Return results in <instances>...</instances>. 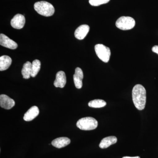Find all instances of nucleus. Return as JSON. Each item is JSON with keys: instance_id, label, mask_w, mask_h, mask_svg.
Here are the masks:
<instances>
[{"instance_id": "nucleus-1", "label": "nucleus", "mask_w": 158, "mask_h": 158, "mask_svg": "<svg viewBox=\"0 0 158 158\" xmlns=\"http://www.w3.org/2000/svg\"><path fill=\"white\" fill-rule=\"evenodd\" d=\"M133 103L138 110H142L145 108L146 102V91L145 88L141 85H136L133 88Z\"/></svg>"}, {"instance_id": "nucleus-2", "label": "nucleus", "mask_w": 158, "mask_h": 158, "mask_svg": "<svg viewBox=\"0 0 158 158\" xmlns=\"http://www.w3.org/2000/svg\"><path fill=\"white\" fill-rule=\"evenodd\" d=\"M34 8L38 14L46 17L52 16L55 13L54 6L50 3L45 1H41L35 3Z\"/></svg>"}, {"instance_id": "nucleus-3", "label": "nucleus", "mask_w": 158, "mask_h": 158, "mask_svg": "<svg viewBox=\"0 0 158 158\" xmlns=\"http://www.w3.org/2000/svg\"><path fill=\"white\" fill-rule=\"evenodd\" d=\"M98 126V122L95 118L91 117H86L79 119L77 122V126L81 130L90 131L95 129Z\"/></svg>"}, {"instance_id": "nucleus-4", "label": "nucleus", "mask_w": 158, "mask_h": 158, "mask_svg": "<svg viewBox=\"0 0 158 158\" xmlns=\"http://www.w3.org/2000/svg\"><path fill=\"white\" fill-rule=\"evenodd\" d=\"M116 27L123 31L133 29L135 25V21L133 18L129 16H122L117 20Z\"/></svg>"}, {"instance_id": "nucleus-5", "label": "nucleus", "mask_w": 158, "mask_h": 158, "mask_svg": "<svg viewBox=\"0 0 158 158\" xmlns=\"http://www.w3.org/2000/svg\"><path fill=\"white\" fill-rule=\"evenodd\" d=\"M98 57L103 62L107 63L110 60L111 51L109 48L102 44H98L94 47Z\"/></svg>"}, {"instance_id": "nucleus-6", "label": "nucleus", "mask_w": 158, "mask_h": 158, "mask_svg": "<svg viewBox=\"0 0 158 158\" xmlns=\"http://www.w3.org/2000/svg\"><path fill=\"white\" fill-rule=\"evenodd\" d=\"M0 44L11 49H15L18 47V44L16 42L10 39L5 34H0Z\"/></svg>"}, {"instance_id": "nucleus-7", "label": "nucleus", "mask_w": 158, "mask_h": 158, "mask_svg": "<svg viewBox=\"0 0 158 158\" xmlns=\"http://www.w3.org/2000/svg\"><path fill=\"white\" fill-rule=\"evenodd\" d=\"M26 19L23 15L18 14L15 15L11 20V25L12 27L16 29H22L25 24Z\"/></svg>"}, {"instance_id": "nucleus-8", "label": "nucleus", "mask_w": 158, "mask_h": 158, "mask_svg": "<svg viewBox=\"0 0 158 158\" xmlns=\"http://www.w3.org/2000/svg\"><path fill=\"white\" fill-rule=\"evenodd\" d=\"M15 105V102L14 100L7 95L1 94L0 95V106L1 107L6 110H10Z\"/></svg>"}, {"instance_id": "nucleus-9", "label": "nucleus", "mask_w": 158, "mask_h": 158, "mask_svg": "<svg viewBox=\"0 0 158 158\" xmlns=\"http://www.w3.org/2000/svg\"><path fill=\"white\" fill-rule=\"evenodd\" d=\"M66 83V76L65 73L60 71L56 75V78L54 85L56 88H63Z\"/></svg>"}, {"instance_id": "nucleus-10", "label": "nucleus", "mask_w": 158, "mask_h": 158, "mask_svg": "<svg viewBox=\"0 0 158 158\" xmlns=\"http://www.w3.org/2000/svg\"><path fill=\"white\" fill-rule=\"evenodd\" d=\"M90 30V27L87 25H82L79 27L75 31V37L77 39L81 40L87 36Z\"/></svg>"}, {"instance_id": "nucleus-11", "label": "nucleus", "mask_w": 158, "mask_h": 158, "mask_svg": "<svg viewBox=\"0 0 158 158\" xmlns=\"http://www.w3.org/2000/svg\"><path fill=\"white\" fill-rule=\"evenodd\" d=\"M84 78V74L82 69L79 67H77L75 69L74 74L73 75V81L75 86L77 89H81L83 86L82 80Z\"/></svg>"}, {"instance_id": "nucleus-12", "label": "nucleus", "mask_w": 158, "mask_h": 158, "mask_svg": "<svg viewBox=\"0 0 158 158\" xmlns=\"http://www.w3.org/2000/svg\"><path fill=\"white\" fill-rule=\"evenodd\" d=\"M39 113V110L38 108L36 106H32L24 115V120L26 121H31L37 117Z\"/></svg>"}, {"instance_id": "nucleus-13", "label": "nucleus", "mask_w": 158, "mask_h": 158, "mask_svg": "<svg viewBox=\"0 0 158 158\" xmlns=\"http://www.w3.org/2000/svg\"><path fill=\"white\" fill-rule=\"evenodd\" d=\"M70 142V139L67 137H60L52 141V144L56 148H61L69 145Z\"/></svg>"}, {"instance_id": "nucleus-14", "label": "nucleus", "mask_w": 158, "mask_h": 158, "mask_svg": "<svg viewBox=\"0 0 158 158\" xmlns=\"http://www.w3.org/2000/svg\"><path fill=\"white\" fill-rule=\"evenodd\" d=\"M117 141V138L115 136H109L104 138L101 141L99 146L102 149L106 148L112 144H115Z\"/></svg>"}, {"instance_id": "nucleus-15", "label": "nucleus", "mask_w": 158, "mask_h": 158, "mask_svg": "<svg viewBox=\"0 0 158 158\" xmlns=\"http://www.w3.org/2000/svg\"><path fill=\"white\" fill-rule=\"evenodd\" d=\"M12 60L9 56H3L0 57V71L6 70L11 65Z\"/></svg>"}, {"instance_id": "nucleus-16", "label": "nucleus", "mask_w": 158, "mask_h": 158, "mask_svg": "<svg viewBox=\"0 0 158 158\" xmlns=\"http://www.w3.org/2000/svg\"><path fill=\"white\" fill-rule=\"evenodd\" d=\"M32 63L30 62H26L23 66L22 70V74L23 78L28 79L31 77Z\"/></svg>"}, {"instance_id": "nucleus-17", "label": "nucleus", "mask_w": 158, "mask_h": 158, "mask_svg": "<svg viewBox=\"0 0 158 158\" xmlns=\"http://www.w3.org/2000/svg\"><path fill=\"white\" fill-rule=\"evenodd\" d=\"M41 63L38 59H35L32 63L31 77H34L37 75L40 69Z\"/></svg>"}, {"instance_id": "nucleus-18", "label": "nucleus", "mask_w": 158, "mask_h": 158, "mask_svg": "<svg viewBox=\"0 0 158 158\" xmlns=\"http://www.w3.org/2000/svg\"><path fill=\"white\" fill-rule=\"evenodd\" d=\"M88 106L90 107L100 108L103 107L106 105V102L102 99H95L88 103Z\"/></svg>"}, {"instance_id": "nucleus-19", "label": "nucleus", "mask_w": 158, "mask_h": 158, "mask_svg": "<svg viewBox=\"0 0 158 158\" xmlns=\"http://www.w3.org/2000/svg\"><path fill=\"white\" fill-rule=\"evenodd\" d=\"M110 0H89L90 5L94 6H98L103 4H106L110 2Z\"/></svg>"}, {"instance_id": "nucleus-20", "label": "nucleus", "mask_w": 158, "mask_h": 158, "mask_svg": "<svg viewBox=\"0 0 158 158\" xmlns=\"http://www.w3.org/2000/svg\"><path fill=\"white\" fill-rule=\"evenodd\" d=\"M152 51L153 52L156 53L158 55V45H155L152 48Z\"/></svg>"}, {"instance_id": "nucleus-21", "label": "nucleus", "mask_w": 158, "mask_h": 158, "mask_svg": "<svg viewBox=\"0 0 158 158\" xmlns=\"http://www.w3.org/2000/svg\"><path fill=\"white\" fill-rule=\"evenodd\" d=\"M122 158H140L139 156H135V157H130V156H124Z\"/></svg>"}]
</instances>
